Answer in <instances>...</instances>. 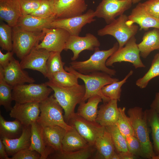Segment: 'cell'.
Segmentation results:
<instances>
[{
  "instance_id": "obj_1",
  "label": "cell",
  "mask_w": 159,
  "mask_h": 159,
  "mask_svg": "<svg viewBox=\"0 0 159 159\" xmlns=\"http://www.w3.org/2000/svg\"><path fill=\"white\" fill-rule=\"evenodd\" d=\"M45 83L54 92L53 95L63 109L64 116L67 122L75 113L76 105L82 101L85 92L84 85H77L71 87H64L49 81Z\"/></svg>"
},
{
  "instance_id": "obj_2",
  "label": "cell",
  "mask_w": 159,
  "mask_h": 159,
  "mask_svg": "<svg viewBox=\"0 0 159 159\" xmlns=\"http://www.w3.org/2000/svg\"><path fill=\"white\" fill-rule=\"evenodd\" d=\"M117 42L107 50H100L99 47L95 49L94 53L88 59L84 61H72L70 66L78 72L88 74L97 72H102L111 76L115 75L116 72L114 69L108 68L106 63L108 59L119 48Z\"/></svg>"
},
{
  "instance_id": "obj_3",
  "label": "cell",
  "mask_w": 159,
  "mask_h": 159,
  "mask_svg": "<svg viewBox=\"0 0 159 159\" xmlns=\"http://www.w3.org/2000/svg\"><path fill=\"white\" fill-rule=\"evenodd\" d=\"M133 129L134 136L139 142L144 158L153 159L156 155L150 140L146 113L142 108L135 107L127 112Z\"/></svg>"
},
{
  "instance_id": "obj_4",
  "label": "cell",
  "mask_w": 159,
  "mask_h": 159,
  "mask_svg": "<svg viewBox=\"0 0 159 159\" xmlns=\"http://www.w3.org/2000/svg\"><path fill=\"white\" fill-rule=\"evenodd\" d=\"M64 69L67 71L72 73L78 78L82 80L85 88V92L82 101H85L90 97L95 95L100 96L104 103L110 100L104 96L102 92V89L104 86L119 80L118 79L113 78L106 73L97 72L88 74L80 73L73 69L70 65L65 66Z\"/></svg>"
},
{
  "instance_id": "obj_5",
  "label": "cell",
  "mask_w": 159,
  "mask_h": 159,
  "mask_svg": "<svg viewBox=\"0 0 159 159\" xmlns=\"http://www.w3.org/2000/svg\"><path fill=\"white\" fill-rule=\"evenodd\" d=\"M39 107L40 114L37 122L43 127L57 125L66 130L72 129L65 121L63 115V109L53 95L39 103Z\"/></svg>"
},
{
  "instance_id": "obj_6",
  "label": "cell",
  "mask_w": 159,
  "mask_h": 159,
  "mask_svg": "<svg viewBox=\"0 0 159 159\" xmlns=\"http://www.w3.org/2000/svg\"><path fill=\"white\" fill-rule=\"evenodd\" d=\"M43 32H32L17 26L12 27V51L20 59L28 54L44 38Z\"/></svg>"
},
{
  "instance_id": "obj_7",
  "label": "cell",
  "mask_w": 159,
  "mask_h": 159,
  "mask_svg": "<svg viewBox=\"0 0 159 159\" xmlns=\"http://www.w3.org/2000/svg\"><path fill=\"white\" fill-rule=\"evenodd\" d=\"M128 16L123 14L109 24L97 31L100 36L110 35L115 38L119 44V48L124 46L127 41L135 36L139 29L138 25L130 24L127 21Z\"/></svg>"
},
{
  "instance_id": "obj_8",
  "label": "cell",
  "mask_w": 159,
  "mask_h": 159,
  "mask_svg": "<svg viewBox=\"0 0 159 159\" xmlns=\"http://www.w3.org/2000/svg\"><path fill=\"white\" fill-rule=\"evenodd\" d=\"M52 89L45 83L23 84L14 87L12 91L14 101L18 103H40L49 96Z\"/></svg>"
},
{
  "instance_id": "obj_9",
  "label": "cell",
  "mask_w": 159,
  "mask_h": 159,
  "mask_svg": "<svg viewBox=\"0 0 159 159\" xmlns=\"http://www.w3.org/2000/svg\"><path fill=\"white\" fill-rule=\"evenodd\" d=\"M140 51L135 36L131 38L124 46L119 48L107 60V67L112 66L116 62H127L132 64L135 69L145 68V65L140 57Z\"/></svg>"
},
{
  "instance_id": "obj_10",
  "label": "cell",
  "mask_w": 159,
  "mask_h": 159,
  "mask_svg": "<svg viewBox=\"0 0 159 159\" xmlns=\"http://www.w3.org/2000/svg\"><path fill=\"white\" fill-rule=\"evenodd\" d=\"M67 123L75 129L88 142L94 146L95 142L102 135L106 129L95 121H91L78 115L76 113L72 116Z\"/></svg>"
},
{
  "instance_id": "obj_11",
  "label": "cell",
  "mask_w": 159,
  "mask_h": 159,
  "mask_svg": "<svg viewBox=\"0 0 159 159\" xmlns=\"http://www.w3.org/2000/svg\"><path fill=\"white\" fill-rule=\"evenodd\" d=\"M131 0H102L94 11L95 17L103 18L107 24L130 9Z\"/></svg>"
},
{
  "instance_id": "obj_12",
  "label": "cell",
  "mask_w": 159,
  "mask_h": 159,
  "mask_svg": "<svg viewBox=\"0 0 159 159\" xmlns=\"http://www.w3.org/2000/svg\"><path fill=\"white\" fill-rule=\"evenodd\" d=\"M95 17L94 11L90 9L80 15L56 19L51 23L50 28H61L68 32L70 35L79 36L84 26L95 21Z\"/></svg>"
},
{
  "instance_id": "obj_13",
  "label": "cell",
  "mask_w": 159,
  "mask_h": 159,
  "mask_svg": "<svg viewBox=\"0 0 159 159\" xmlns=\"http://www.w3.org/2000/svg\"><path fill=\"white\" fill-rule=\"evenodd\" d=\"M45 36L36 47L43 48L49 52H61L64 50L66 43L70 36L69 33L61 28H45Z\"/></svg>"
},
{
  "instance_id": "obj_14",
  "label": "cell",
  "mask_w": 159,
  "mask_h": 159,
  "mask_svg": "<svg viewBox=\"0 0 159 159\" xmlns=\"http://www.w3.org/2000/svg\"><path fill=\"white\" fill-rule=\"evenodd\" d=\"M40 113L39 103L15 102L10 111L9 115L19 121L23 125L29 126L37 121Z\"/></svg>"
},
{
  "instance_id": "obj_15",
  "label": "cell",
  "mask_w": 159,
  "mask_h": 159,
  "mask_svg": "<svg viewBox=\"0 0 159 159\" xmlns=\"http://www.w3.org/2000/svg\"><path fill=\"white\" fill-rule=\"evenodd\" d=\"M100 46V43L97 38L88 33L84 37L70 35L66 43L64 50L69 49L72 52L73 55L71 59L74 61L78 59L80 54L83 51H93Z\"/></svg>"
},
{
  "instance_id": "obj_16",
  "label": "cell",
  "mask_w": 159,
  "mask_h": 159,
  "mask_svg": "<svg viewBox=\"0 0 159 159\" xmlns=\"http://www.w3.org/2000/svg\"><path fill=\"white\" fill-rule=\"evenodd\" d=\"M50 52L44 49L34 48L21 59L20 64L21 68L37 71L47 77L46 62Z\"/></svg>"
},
{
  "instance_id": "obj_17",
  "label": "cell",
  "mask_w": 159,
  "mask_h": 159,
  "mask_svg": "<svg viewBox=\"0 0 159 159\" xmlns=\"http://www.w3.org/2000/svg\"><path fill=\"white\" fill-rule=\"evenodd\" d=\"M56 19L68 18L83 14L87 8L85 0H54Z\"/></svg>"
},
{
  "instance_id": "obj_18",
  "label": "cell",
  "mask_w": 159,
  "mask_h": 159,
  "mask_svg": "<svg viewBox=\"0 0 159 159\" xmlns=\"http://www.w3.org/2000/svg\"><path fill=\"white\" fill-rule=\"evenodd\" d=\"M3 69L4 80L13 87L25 83H34L35 82V80L21 68L20 62L14 57Z\"/></svg>"
},
{
  "instance_id": "obj_19",
  "label": "cell",
  "mask_w": 159,
  "mask_h": 159,
  "mask_svg": "<svg viewBox=\"0 0 159 159\" xmlns=\"http://www.w3.org/2000/svg\"><path fill=\"white\" fill-rule=\"evenodd\" d=\"M128 17V23L130 24H137L140 27V30L147 31L151 28L159 29V19L147 12L141 3H138L132 9Z\"/></svg>"
},
{
  "instance_id": "obj_20",
  "label": "cell",
  "mask_w": 159,
  "mask_h": 159,
  "mask_svg": "<svg viewBox=\"0 0 159 159\" xmlns=\"http://www.w3.org/2000/svg\"><path fill=\"white\" fill-rule=\"evenodd\" d=\"M117 101L116 100H110L100 106L96 122L105 127L115 125L119 115Z\"/></svg>"
},
{
  "instance_id": "obj_21",
  "label": "cell",
  "mask_w": 159,
  "mask_h": 159,
  "mask_svg": "<svg viewBox=\"0 0 159 159\" xmlns=\"http://www.w3.org/2000/svg\"><path fill=\"white\" fill-rule=\"evenodd\" d=\"M31 128L30 145L29 148L39 153L41 155V159H47L54 151L46 146L43 135L42 127L36 122L31 125Z\"/></svg>"
},
{
  "instance_id": "obj_22",
  "label": "cell",
  "mask_w": 159,
  "mask_h": 159,
  "mask_svg": "<svg viewBox=\"0 0 159 159\" xmlns=\"http://www.w3.org/2000/svg\"><path fill=\"white\" fill-rule=\"evenodd\" d=\"M21 16L20 0H0L1 20L13 27Z\"/></svg>"
},
{
  "instance_id": "obj_23",
  "label": "cell",
  "mask_w": 159,
  "mask_h": 159,
  "mask_svg": "<svg viewBox=\"0 0 159 159\" xmlns=\"http://www.w3.org/2000/svg\"><path fill=\"white\" fill-rule=\"evenodd\" d=\"M31 125H23L22 133L19 137L13 139H1L9 156H12L19 151L29 148L30 145Z\"/></svg>"
},
{
  "instance_id": "obj_24",
  "label": "cell",
  "mask_w": 159,
  "mask_h": 159,
  "mask_svg": "<svg viewBox=\"0 0 159 159\" xmlns=\"http://www.w3.org/2000/svg\"><path fill=\"white\" fill-rule=\"evenodd\" d=\"M56 19L55 16L43 18L31 14L22 15L19 19L16 26L29 31L42 32L45 28H50L51 23Z\"/></svg>"
},
{
  "instance_id": "obj_25",
  "label": "cell",
  "mask_w": 159,
  "mask_h": 159,
  "mask_svg": "<svg viewBox=\"0 0 159 159\" xmlns=\"http://www.w3.org/2000/svg\"><path fill=\"white\" fill-rule=\"evenodd\" d=\"M66 130L57 125L42 127V132L46 146L54 151L62 150V141Z\"/></svg>"
},
{
  "instance_id": "obj_26",
  "label": "cell",
  "mask_w": 159,
  "mask_h": 159,
  "mask_svg": "<svg viewBox=\"0 0 159 159\" xmlns=\"http://www.w3.org/2000/svg\"><path fill=\"white\" fill-rule=\"evenodd\" d=\"M142 39L138 46L140 56L145 59L152 52L159 50V29L154 28L145 32Z\"/></svg>"
},
{
  "instance_id": "obj_27",
  "label": "cell",
  "mask_w": 159,
  "mask_h": 159,
  "mask_svg": "<svg viewBox=\"0 0 159 159\" xmlns=\"http://www.w3.org/2000/svg\"><path fill=\"white\" fill-rule=\"evenodd\" d=\"M89 145L74 128L66 130L62 141V150L72 152L85 148Z\"/></svg>"
},
{
  "instance_id": "obj_28",
  "label": "cell",
  "mask_w": 159,
  "mask_h": 159,
  "mask_svg": "<svg viewBox=\"0 0 159 159\" xmlns=\"http://www.w3.org/2000/svg\"><path fill=\"white\" fill-rule=\"evenodd\" d=\"M97 150L94 146L88 147L79 150L72 152L63 150L54 151L49 155L47 159H88L96 158Z\"/></svg>"
},
{
  "instance_id": "obj_29",
  "label": "cell",
  "mask_w": 159,
  "mask_h": 159,
  "mask_svg": "<svg viewBox=\"0 0 159 159\" xmlns=\"http://www.w3.org/2000/svg\"><path fill=\"white\" fill-rule=\"evenodd\" d=\"M87 100V102L82 101L79 104L76 113L85 119L95 121L97 114L98 105L102 101V98L99 95H95Z\"/></svg>"
},
{
  "instance_id": "obj_30",
  "label": "cell",
  "mask_w": 159,
  "mask_h": 159,
  "mask_svg": "<svg viewBox=\"0 0 159 159\" xmlns=\"http://www.w3.org/2000/svg\"><path fill=\"white\" fill-rule=\"evenodd\" d=\"M23 125L18 120L10 121L5 120L0 114V138L13 139L21 135Z\"/></svg>"
},
{
  "instance_id": "obj_31",
  "label": "cell",
  "mask_w": 159,
  "mask_h": 159,
  "mask_svg": "<svg viewBox=\"0 0 159 159\" xmlns=\"http://www.w3.org/2000/svg\"><path fill=\"white\" fill-rule=\"evenodd\" d=\"M94 146L102 159H110L115 151L111 135L106 128L103 134L96 140Z\"/></svg>"
},
{
  "instance_id": "obj_32",
  "label": "cell",
  "mask_w": 159,
  "mask_h": 159,
  "mask_svg": "<svg viewBox=\"0 0 159 159\" xmlns=\"http://www.w3.org/2000/svg\"><path fill=\"white\" fill-rule=\"evenodd\" d=\"M148 125L150 127L153 149L156 155H159V117L153 109L145 110Z\"/></svg>"
},
{
  "instance_id": "obj_33",
  "label": "cell",
  "mask_w": 159,
  "mask_h": 159,
  "mask_svg": "<svg viewBox=\"0 0 159 159\" xmlns=\"http://www.w3.org/2000/svg\"><path fill=\"white\" fill-rule=\"evenodd\" d=\"M13 88L4 80V69L0 66V105L3 106L7 111H10L12 107Z\"/></svg>"
},
{
  "instance_id": "obj_34",
  "label": "cell",
  "mask_w": 159,
  "mask_h": 159,
  "mask_svg": "<svg viewBox=\"0 0 159 159\" xmlns=\"http://www.w3.org/2000/svg\"><path fill=\"white\" fill-rule=\"evenodd\" d=\"M133 72V71L131 70L122 80L114 81L103 86L101 90L103 95L110 100H116L120 101L121 87Z\"/></svg>"
},
{
  "instance_id": "obj_35",
  "label": "cell",
  "mask_w": 159,
  "mask_h": 159,
  "mask_svg": "<svg viewBox=\"0 0 159 159\" xmlns=\"http://www.w3.org/2000/svg\"><path fill=\"white\" fill-rule=\"evenodd\" d=\"M77 76L65 69L54 74L48 79L49 81L64 87H71L78 85Z\"/></svg>"
},
{
  "instance_id": "obj_36",
  "label": "cell",
  "mask_w": 159,
  "mask_h": 159,
  "mask_svg": "<svg viewBox=\"0 0 159 159\" xmlns=\"http://www.w3.org/2000/svg\"><path fill=\"white\" fill-rule=\"evenodd\" d=\"M105 128L111 135L116 152L121 153L129 152L126 139L116 125H111Z\"/></svg>"
},
{
  "instance_id": "obj_37",
  "label": "cell",
  "mask_w": 159,
  "mask_h": 159,
  "mask_svg": "<svg viewBox=\"0 0 159 159\" xmlns=\"http://www.w3.org/2000/svg\"><path fill=\"white\" fill-rule=\"evenodd\" d=\"M65 64L62 61L61 52H50L46 62L47 78L48 79L54 74L64 70Z\"/></svg>"
},
{
  "instance_id": "obj_38",
  "label": "cell",
  "mask_w": 159,
  "mask_h": 159,
  "mask_svg": "<svg viewBox=\"0 0 159 159\" xmlns=\"http://www.w3.org/2000/svg\"><path fill=\"white\" fill-rule=\"evenodd\" d=\"M159 76V56L158 53L154 57L151 66L148 72L136 82V85L141 89L145 88L152 79Z\"/></svg>"
},
{
  "instance_id": "obj_39",
  "label": "cell",
  "mask_w": 159,
  "mask_h": 159,
  "mask_svg": "<svg viewBox=\"0 0 159 159\" xmlns=\"http://www.w3.org/2000/svg\"><path fill=\"white\" fill-rule=\"evenodd\" d=\"M119 109V115L115 125L125 138L130 136H134L130 119L125 113V107H120Z\"/></svg>"
},
{
  "instance_id": "obj_40",
  "label": "cell",
  "mask_w": 159,
  "mask_h": 159,
  "mask_svg": "<svg viewBox=\"0 0 159 159\" xmlns=\"http://www.w3.org/2000/svg\"><path fill=\"white\" fill-rule=\"evenodd\" d=\"M0 46L2 50L12 51V27L4 23L0 25Z\"/></svg>"
},
{
  "instance_id": "obj_41",
  "label": "cell",
  "mask_w": 159,
  "mask_h": 159,
  "mask_svg": "<svg viewBox=\"0 0 159 159\" xmlns=\"http://www.w3.org/2000/svg\"><path fill=\"white\" fill-rule=\"evenodd\" d=\"M31 15L43 18L55 16L54 0H44L39 8Z\"/></svg>"
},
{
  "instance_id": "obj_42",
  "label": "cell",
  "mask_w": 159,
  "mask_h": 159,
  "mask_svg": "<svg viewBox=\"0 0 159 159\" xmlns=\"http://www.w3.org/2000/svg\"><path fill=\"white\" fill-rule=\"evenodd\" d=\"M44 0H20L21 15L31 14L39 7Z\"/></svg>"
},
{
  "instance_id": "obj_43",
  "label": "cell",
  "mask_w": 159,
  "mask_h": 159,
  "mask_svg": "<svg viewBox=\"0 0 159 159\" xmlns=\"http://www.w3.org/2000/svg\"><path fill=\"white\" fill-rule=\"evenodd\" d=\"M129 151L137 158H144L140 143L134 136L125 138Z\"/></svg>"
},
{
  "instance_id": "obj_44",
  "label": "cell",
  "mask_w": 159,
  "mask_h": 159,
  "mask_svg": "<svg viewBox=\"0 0 159 159\" xmlns=\"http://www.w3.org/2000/svg\"><path fill=\"white\" fill-rule=\"evenodd\" d=\"M40 154L29 148L22 150L11 156V159H41Z\"/></svg>"
},
{
  "instance_id": "obj_45",
  "label": "cell",
  "mask_w": 159,
  "mask_h": 159,
  "mask_svg": "<svg viewBox=\"0 0 159 159\" xmlns=\"http://www.w3.org/2000/svg\"><path fill=\"white\" fill-rule=\"evenodd\" d=\"M141 4L147 12L159 19V0H148Z\"/></svg>"
},
{
  "instance_id": "obj_46",
  "label": "cell",
  "mask_w": 159,
  "mask_h": 159,
  "mask_svg": "<svg viewBox=\"0 0 159 159\" xmlns=\"http://www.w3.org/2000/svg\"><path fill=\"white\" fill-rule=\"evenodd\" d=\"M14 54L13 51L7 52L4 54L0 50V66L3 68L6 67L14 57Z\"/></svg>"
},
{
  "instance_id": "obj_47",
  "label": "cell",
  "mask_w": 159,
  "mask_h": 159,
  "mask_svg": "<svg viewBox=\"0 0 159 159\" xmlns=\"http://www.w3.org/2000/svg\"><path fill=\"white\" fill-rule=\"evenodd\" d=\"M150 108L159 113V92L155 95V98L150 105Z\"/></svg>"
},
{
  "instance_id": "obj_48",
  "label": "cell",
  "mask_w": 159,
  "mask_h": 159,
  "mask_svg": "<svg viewBox=\"0 0 159 159\" xmlns=\"http://www.w3.org/2000/svg\"><path fill=\"white\" fill-rule=\"evenodd\" d=\"M6 151L2 140L0 138V159H11Z\"/></svg>"
},
{
  "instance_id": "obj_49",
  "label": "cell",
  "mask_w": 159,
  "mask_h": 159,
  "mask_svg": "<svg viewBox=\"0 0 159 159\" xmlns=\"http://www.w3.org/2000/svg\"><path fill=\"white\" fill-rule=\"evenodd\" d=\"M118 154L120 159H133L138 158L130 152L118 153Z\"/></svg>"
},
{
  "instance_id": "obj_50",
  "label": "cell",
  "mask_w": 159,
  "mask_h": 159,
  "mask_svg": "<svg viewBox=\"0 0 159 159\" xmlns=\"http://www.w3.org/2000/svg\"><path fill=\"white\" fill-rule=\"evenodd\" d=\"M110 159H120L118 153L115 151L111 156Z\"/></svg>"
},
{
  "instance_id": "obj_51",
  "label": "cell",
  "mask_w": 159,
  "mask_h": 159,
  "mask_svg": "<svg viewBox=\"0 0 159 159\" xmlns=\"http://www.w3.org/2000/svg\"><path fill=\"white\" fill-rule=\"evenodd\" d=\"M141 0H131L132 4H138L140 2Z\"/></svg>"
},
{
  "instance_id": "obj_52",
  "label": "cell",
  "mask_w": 159,
  "mask_h": 159,
  "mask_svg": "<svg viewBox=\"0 0 159 159\" xmlns=\"http://www.w3.org/2000/svg\"><path fill=\"white\" fill-rule=\"evenodd\" d=\"M153 159H159V155L155 156Z\"/></svg>"
},
{
  "instance_id": "obj_53",
  "label": "cell",
  "mask_w": 159,
  "mask_h": 159,
  "mask_svg": "<svg viewBox=\"0 0 159 159\" xmlns=\"http://www.w3.org/2000/svg\"><path fill=\"white\" fill-rule=\"evenodd\" d=\"M158 116H159V113L158 114Z\"/></svg>"
},
{
  "instance_id": "obj_54",
  "label": "cell",
  "mask_w": 159,
  "mask_h": 159,
  "mask_svg": "<svg viewBox=\"0 0 159 159\" xmlns=\"http://www.w3.org/2000/svg\"><path fill=\"white\" fill-rule=\"evenodd\" d=\"M158 54H159V53H158Z\"/></svg>"
},
{
  "instance_id": "obj_55",
  "label": "cell",
  "mask_w": 159,
  "mask_h": 159,
  "mask_svg": "<svg viewBox=\"0 0 159 159\" xmlns=\"http://www.w3.org/2000/svg\"></svg>"
}]
</instances>
